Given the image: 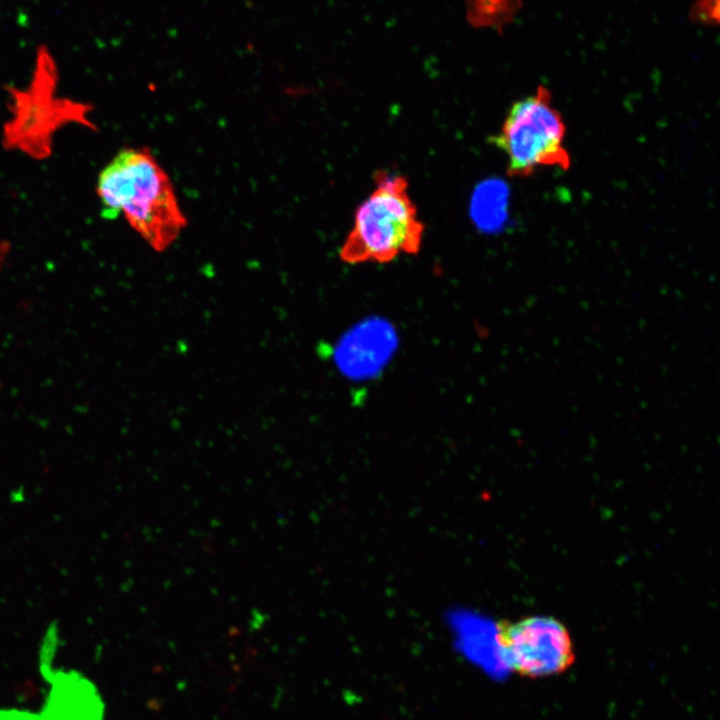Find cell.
Segmentation results:
<instances>
[{"mask_svg":"<svg viewBox=\"0 0 720 720\" xmlns=\"http://www.w3.org/2000/svg\"><path fill=\"white\" fill-rule=\"evenodd\" d=\"M97 194L104 215H122L156 251L166 250L186 225L169 176L144 148L118 153L101 172Z\"/></svg>","mask_w":720,"mask_h":720,"instance_id":"6da1fadb","label":"cell"},{"mask_svg":"<svg viewBox=\"0 0 720 720\" xmlns=\"http://www.w3.org/2000/svg\"><path fill=\"white\" fill-rule=\"evenodd\" d=\"M375 187L355 211L353 227L340 248L347 264L388 263L402 254H417L424 225L418 217L404 176L379 170Z\"/></svg>","mask_w":720,"mask_h":720,"instance_id":"7a4b0ae2","label":"cell"},{"mask_svg":"<svg viewBox=\"0 0 720 720\" xmlns=\"http://www.w3.org/2000/svg\"><path fill=\"white\" fill-rule=\"evenodd\" d=\"M566 126L545 86L514 102L493 144L507 160L510 177H528L538 169L567 170L571 158L565 147Z\"/></svg>","mask_w":720,"mask_h":720,"instance_id":"3957f363","label":"cell"},{"mask_svg":"<svg viewBox=\"0 0 720 720\" xmlns=\"http://www.w3.org/2000/svg\"><path fill=\"white\" fill-rule=\"evenodd\" d=\"M497 641L505 664L520 676L536 679L566 672L575 661L566 626L551 616L503 621Z\"/></svg>","mask_w":720,"mask_h":720,"instance_id":"277c9868","label":"cell"},{"mask_svg":"<svg viewBox=\"0 0 720 720\" xmlns=\"http://www.w3.org/2000/svg\"><path fill=\"white\" fill-rule=\"evenodd\" d=\"M394 335L381 322H367L347 335L337 348V361L353 376L368 375L378 369L389 355Z\"/></svg>","mask_w":720,"mask_h":720,"instance_id":"5b68a950","label":"cell"},{"mask_svg":"<svg viewBox=\"0 0 720 720\" xmlns=\"http://www.w3.org/2000/svg\"><path fill=\"white\" fill-rule=\"evenodd\" d=\"M104 704L86 679H55L39 720H103Z\"/></svg>","mask_w":720,"mask_h":720,"instance_id":"8992f818","label":"cell"}]
</instances>
